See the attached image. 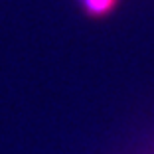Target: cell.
Instances as JSON below:
<instances>
[{
	"mask_svg": "<svg viewBox=\"0 0 154 154\" xmlns=\"http://www.w3.org/2000/svg\"><path fill=\"white\" fill-rule=\"evenodd\" d=\"M81 10L93 18H103L117 8L119 0H77Z\"/></svg>",
	"mask_w": 154,
	"mask_h": 154,
	"instance_id": "obj_1",
	"label": "cell"
}]
</instances>
